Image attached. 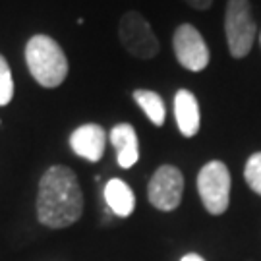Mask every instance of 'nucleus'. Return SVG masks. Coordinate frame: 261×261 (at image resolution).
<instances>
[{"mask_svg":"<svg viewBox=\"0 0 261 261\" xmlns=\"http://www.w3.org/2000/svg\"><path fill=\"white\" fill-rule=\"evenodd\" d=\"M182 194H184V176L180 168L163 165L153 172L147 186V197L155 209L174 211L182 201Z\"/></svg>","mask_w":261,"mask_h":261,"instance_id":"obj_6","label":"nucleus"},{"mask_svg":"<svg viewBox=\"0 0 261 261\" xmlns=\"http://www.w3.org/2000/svg\"><path fill=\"white\" fill-rule=\"evenodd\" d=\"M70 147L77 157L89 163H97L103 159L107 147V132L99 124H84L75 128L70 136Z\"/></svg>","mask_w":261,"mask_h":261,"instance_id":"obj_8","label":"nucleus"},{"mask_svg":"<svg viewBox=\"0 0 261 261\" xmlns=\"http://www.w3.org/2000/svg\"><path fill=\"white\" fill-rule=\"evenodd\" d=\"M172 50L178 64L190 72H201L209 66V47L192 23L178 25L172 35Z\"/></svg>","mask_w":261,"mask_h":261,"instance_id":"obj_7","label":"nucleus"},{"mask_svg":"<svg viewBox=\"0 0 261 261\" xmlns=\"http://www.w3.org/2000/svg\"><path fill=\"white\" fill-rule=\"evenodd\" d=\"M134 101L138 103L141 111L145 112V116L151 120L155 126H163L165 118H167V111H165V101L163 97L151 89H136L134 91Z\"/></svg>","mask_w":261,"mask_h":261,"instance_id":"obj_12","label":"nucleus"},{"mask_svg":"<svg viewBox=\"0 0 261 261\" xmlns=\"http://www.w3.org/2000/svg\"><path fill=\"white\" fill-rule=\"evenodd\" d=\"M14 97V77L8 60L0 55V107H6Z\"/></svg>","mask_w":261,"mask_h":261,"instance_id":"obj_13","label":"nucleus"},{"mask_svg":"<svg viewBox=\"0 0 261 261\" xmlns=\"http://www.w3.org/2000/svg\"><path fill=\"white\" fill-rule=\"evenodd\" d=\"M118 37L122 47L140 60H151L159 55V39L149 21L136 10L124 12L118 23Z\"/></svg>","mask_w":261,"mask_h":261,"instance_id":"obj_4","label":"nucleus"},{"mask_svg":"<svg viewBox=\"0 0 261 261\" xmlns=\"http://www.w3.org/2000/svg\"><path fill=\"white\" fill-rule=\"evenodd\" d=\"M244 178H246V184L252 188L257 196H261V153H253L252 157L248 159V163L244 167Z\"/></svg>","mask_w":261,"mask_h":261,"instance_id":"obj_14","label":"nucleus"},{"mask_svg":"<svg viewBox=\"0 0 261 261\" xmlns=\"http://www.w3.org/2000/svg\"><path fill=\"white\" fill-rule=\"evenodd\" d=\"M84 213V194L72 168L55 165L41 176L37 192L39 223L48 228H66Z\"/></svg>","mask_w":261,"mask_h":261,"instance_id":"obj_1","label":"nucleus"},{"mask_svg":"<svg viewBox=\"0 0 261 261\" xmlns=\"http://www.w3.org/2000/svg\"><path fill=\"white\" fill-rule=\"evenodd\" d=\"M112 147L116 149V161L120 168H132L140 161V143L138 134L130 124H116L109 134Z\"/></svg>","mask_w":261,"mask_h":261,"instance_id":"obj_10","label":"nucleus"},{"mask_svg":"<svg viewBox=\"0 0 261 261\" xmlns=\"http://www.w3.org/2000/svg\"><path fill=\"white\" fill-rule=\"evenodd\" d=\"M197 192L211 215H223L230 203V172L221 161H209L197 174Z\"/></svg>","mask_w":261,"mask_h":261,"instance_id":"obj_5","label":"nucleus"},{"mask_svg":"<svg viewBox=\"0 0 261 261\" xmlns=\"http://www.w3.org/2000/svg\"><path fill=\"white\" fill-rule=\"evenodd\" d=\"M180 261H205L199 253H186Z\"/></svg>","mask_w":261,"mask_h":261,"instance_id":"obj_16","label":"nucleus"},{"mask_svg":"<svg viewBox=\"0 0 261 261\" xmlns=\"http://www.w3.org/2000/svg\"><path fill=\"white\" fill-rule=\"evenodd\" d=\"M224 33L228 50L234 58H244L253 47L255 21L250 0H228L224 14Z\"/></svg>","mask_w":261,"mask_h":261,"instance_id":"obj_3","label":"nucleus"},{"mask_svg":"<svg viewBox=\"0 0 261 261\" xmlns=\"http://www.w3.org/2000/svg\"><path fill=\"white\" fill-rule=\"evenodd\" d=\"M105 201H107V207L118 217H130L136 209V196L132 188L120 178H112L107 182Z\"/></svg>","mask_w":261,"mask_h":261,"instance_id":"obj_11","label":"nucleus"},{"mask_svg":"<svg viewBox=\"0 0 261 261\" xmlns=\"http://www.w3.org/2000/svg\"><path fill=\"white\" fill-rule=\"evenodd\" d=\"M174 118L178 130L184 138H194L201 126V112L196 95L188 89H180L174 95Z\"/></svg>","mask_w":261,"mask_h":261,"instance_id":"obj_9","label":"nucleus"},{"mask_svg":"<svg viewBox=\"0 0 261 261\" xmlns=\"http://www.w3.org/2000/svg\"><path fill=\"white\" fill-rule=\"evenodd\" d=\"M184 2L196 10H207L211 8V4H213V0H184Z\"/></svg>","mask_w":261,"mask_h":261,"instance_id":"obj_15","label":"nucleus"},{"mask_svg":"<svg viewBox=\"0 0 261 261\" xmlns=\"http://www.w3.org/2000/svg\"><path fill=\"white\" fill-rule=\"evenodd\" d=\"M259 41H261V37H259Z\"/></svg>","mask_w":261,"mask_h":261,"instance_id":"obj_17","label":"nucleus"},{"mask_svg":"<svg viewBox=\"0 0 261 261\" xmlns=\"http://www.w3.org/2000/svg\"><path fill=\"white\" fill-rule=\"evenodd\" d=\"M29 74L43 87H58L68 75V58L62 47L48 35H33L25 45Z\"/></svg>","mask_w":261,"mask_h":261,"instance_id":"obj_2","label":"nucleus"}]
</instances>
